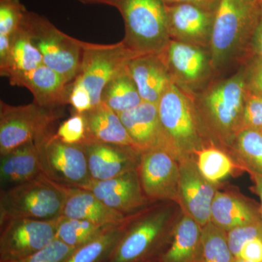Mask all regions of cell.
<instances>
[{
  "instance_id": "cell-24",
  "label": "cell",
  "mask_w": 262,
  "mask_h": 262,
  "mask_svg": "<svg viewBox=\"0 0 262 262\" xmlns=\"http://www.w3.org/2000/svg\"><path fill=\"white\" fill-rule=\"evenodd\" d=\"M203 227L182 211L168 249L160 262H201Z\"/></svg>"
},
{
  "instance_id": "cell-29",
  "label": "cell",
  "mask_w": 262,
  "mask_h": 262,
  "mask_svg": "<svg viewBox=\"0 0 262 262\" xmlns=\"http://www.w3.org/2000/svg\"><path fill=\"white\" fill-rule=\"evenodd\" d=\"M127 218L122 223L113 226L91 242L76 248L63 262H106L123 233Z\"/></svg>"
},
{
  "instance_id": "cell-10",
  "label": "cell",
  "mask_w": 262,
  "mask_h": 262,
  "mask_svg": "<svg viewBox=\"0 0 262 262\" xmlns=\"http://www.w3.org/2000/svg\"><path fill=\"white\" fill-rule=\"evenodd\" d=\"M36 144L43 173L50 180L63 187L82 189L92 181L82 144H66L55 133Z\"/></svg>"
},
{
  "instance_id": "cell-20",
  "label": "cell",
  "mask_w": 262,
  "mask_h": 262,
  "mask_svg": "<svg viewBox=\"0 0 262 262\" xmlns=\"http://www.w3.org/2000/svg\"><path fill=\"white\" fill-rule=\"evenodd\" d=\"M63 188L66 196L61 216L87 221L102 227L120 225L126 219V215L108 208L88 189Z\"/></svg>"
},
{
  "instance_id": "cell-48",
  "label": "cell",
  "mask_w": 262,
  "mask_h": 262,
  "mask_svg": "<svg viewBox=\"0 0 262 262\" xmlns=\"http://www.w3.org/2000/svg\"><path fill=\"white\" fill-rule=\"evenodd\" d=\"M260 1H261V4H262V0H260Z\"/></svg>"
},
{
  "instance_id": "cell-26",
  "label": "cell",
  "mask_w": 262,
  "mask_h": 262,
  "mask_svg": "<svg viewBox=\"0 0 262 262\" xmlns=\"http://www.w3.org/2000/svg\"><path fill=\"white\" fill-rule=\"evenodd\" d=\"M43 64L42 55L23 22L11 35L9 58L4 68L0 69V75L8 78L14 74L29 72Z\"/></svg>"
},
{
  "instance_id": "cell-12",
  "label": "cell",
  "mask_w": 262,
  "mask_h": 262,
  "mask_svg": "<svg viewBox=\"0 0 262 262\" xmlns=\"http://www.w3.org/2000/svg\"><path fill=\"white\" fill-rule=\"evenodd\" d=\"M143 192L151 203H177L179 160L167 150L158 148L141 153L137 168Z\"/></svg>"
},
{
  "instance_id": "cell-38",
  "label": "cell",
  "mask_w": 262,
  "mask_h": 262,
  "mask_svg": "<svg viewBox=\"0 0 262 262\" xmlns=\"http://www.w3.org/2000/svg\"><path fill=\"white\" fill-rule=\"evenodd\" d=\"M68 104L73 107L75 113L79 114L87 113L94 107L89 89L80 77H76L69 86Z\"/></svg>"
},
{
  "instance_id": "cell-19",
  "label": "cell",
  "mask_w": 262,
  "mask_h": 262,
  "mask_svg": "<svg viewBox=\"0 0 262 262\" xmlns=\"http://www.w3.org/2000/svg\"><path fill=\"white\" fill-rule=\"evenodd\" d=\"M260 206L254 201L231 190L216 192L211 209V222L219 228L228 232L236 228L261 221Z\"/></svg>"
},
{
  "instance_id": "cell-50",
  "label": "cell",
  "mask_w": 262,
  "mask_h": 262,
  "mask_svg": "<svg viewBox=\"0 0 262 262\" xmlns=\"http://www.w3.org/2000/svg\"><path fill=\"white\" fill-rule=\"evenodd\" d=\"M261 134H262V131H261Z\"/></svg>"
},
{
  "instance_id": "cell-44",
  "label": "cell",
  "mask_w": 262,
  "mask_h": 262,
  "mask_svg": "<svg viewBox=\"0 0 262 262\" xmlns=\"http://www.w3.org/2000/svg\"><path fill=\"white\" fill-rule=\"evenodd\" d=\"M251 180L253 183V191L259 196L260 201V212L262 220V176L256 175V174H250Z\"/></svg>"
},
{
  "instance_id": "cell-49",
  "label": "cell",
  "mask_w": 262,
  "mask_h": 262,
  "mask_svg": "<svg viewBox=\"0 0 262 262\" xmlns=\"http://www.w3.org/2000/svg\"><path fill=\"white\" fill-rule=\"evenodd\" d=\"M155 262H160V261H155Z\"/></svg>"
},
{
  "instance_id": "cell-14",
  "label": "cell",
  "mask_w": 262,
  "mask_h": 262,
  "mask_svg": "<svg viewBox=\"0 0 262 262\" xmlns=\"http://www.w3.org/2000/svg\"><path fill=\"white\" fill-rule=\"evenodd\" d=\"M83 189L92 192L108 208L126 216L151 203L143 192L137 169L108 180H92Z\"/></svg>"
},
{
  "instance_id": "cell-2",
  "label": "cell",
  "mask_w": 262,
  "mask_h": 262,
  "mask_svg": "<svg viewBox=\"0 0 262 262\" xmlns=\"http://www.w3.org/2000/svg\"><path fill=\"white\" fill-rule=\"evenodd\" d=\"M167 149L179 160L213 144L190 101L170 82L158 103Z\"/></svg>"
},
{
  "instance_id": "cell-31",
  "label": "cell",
  "mask_w": 262,
  "mask_h": 262,
  "mask_svg": "<svg viewBox=\"0 0 262 262\" xmlns=\"http://www.w3.org/2000/svg\"><path fill=\"white\" fill-rule=\"evenodd\" d=\"M111 227H102L87 221L60 216L57 220L56 238L76 249L96 239Z\"/></svg>"
},
{
  "instance_id": "cell-1",
  "label": "cell",
  "mask_w": 262,
  "mask_h": 262,
  "mask_svg": "<svg viewBox=\"0 0 262 262\" xmlns=\"http://www.w3.org/2000/svg\"><path fill=\"white\" fill-rule=\"evenodd\" d=\"M182 213L177 202L159 201L127 215L123 233L106 262L160 261Z\"/></svg>"
},
{
  "instance_id": "cell-30",
  "label": "cell",
  "mask_w": 262,
  "mask_h": 262,
  "mask_svg": "<svg viewBox=\"0 0 262 262\" xmlns=\"http://www.w3.org/2000/svg\"><path fill=\"white\" fill-rule=\"evenodd\" d=\"M229 154L245 172L262 176V134L259 131H241Z\"/></svg>"
},
{
  "instance_id": "cell-13",
  "label": "cell",
  "mask_w": 262,
  "mask_h": 262,
  "mask_svg": "<svg viewBox=\"0 0 262 262\" xmlns=\"http://www.w3.org/2000/svg\"><path fill=\"white\" fill-rule=\"evenodd\" d=\"M221 184L208 182L200 172L195 156L179 160L177 203L202 227L211 222V205Z\"/></svg>"
},
{
  "instance_id": "cell-37",
  "label": "cell",
  "mask_w": 262,
  "mask_h": 262,
  "mask_svg": "<svg viewBox=\"0 0 262 262\" xmlns=\"http://www.w3.org/2000/svg\"><path fill=\"white\" fill-rule=\"evenodd\" d=\"M74 251L75 248L56 239L40 251L18 262H63Z\"/></svg>"
},
{
  "instance_id": "cell-43",
  "label": "cell",
  "mask_w": 262,
  "mask_h": 262,
  "mask_svg": "<svg viewBox=\"0 0 262 262\" xmlns=\"http://www.w3.org/2000/svg\"><path fill=\"white\" fill-rule=\"evenodd\" d=\"M165 5L176 4H193L211 9L212 7L218 4L220 0H161Z\"/></svg>"
},
{
  "instance_id": "cell-46",
  "label": "cell",
  "mask_w": 262,
  "mask_h": 262,
  "mask_svg": "<svg viewBox=\"0 0 262 262\" xmlns=\"http://www.w3.org/2000/svg\"><path fill=\"white\" fill-rule=\"evenodd\" d=\"M234 262H251L248 261H246V260L241 259V258H235V261Z\"/></svg>"
},
{
  "instance_id": "cell-36",
  "label": "cell",
  "mask_w": 262,
  "mask_h": 262,
  "mask_svg": "<svg viewBox=\"0 0 262 262\" xmlns=\"http://www.w3.org/2000/svg\"><path fill=\"white\" fill-rule=\"evenodd\" d=\"M262 234V220L248 224L227 232V243L234 258L238 256L241 249L248 241Z\"/></svg>"
},
{
  "instance_id": "cell-27",
  "label": "cell",
  "mask_w": 262,
  "mask_h": 262,
  "mask_svg": "<svg viewBox=\"0 0 262 262\" xmlns=\"http://www.w3.org/2000/svg\"><path fill=\"white\" fill-rule=\"evenodd\" d=\"M195 160L202 175L213 184H221L228 177L245 172L229 153L213 144L198 151Z\"/></svg>"
},
{
  "instance_id": "cell-40",
  "label": "cell",
  "mask_w": 262,
  "mask_h": 262,
  "mask_svg": "<svg viewBox=\"0 0 262 262\" xmlns=\"http://www.w3.org/2000/svg\"><path fill=\"white\" fill-rule=\"evenodd\" d=\"M248 87L262 95V62L256 59L250 72Z\"/></svg>"
},
{
  "instance_id": "cell-16",
  "label": "cell",
  "mask_w": 262,
  "mask_h": 262,
  "mask_svg": "<svg viewBox=\"0 0 262 262\" xmlns=\"http://www.w3.org/2000/svg\"><path fill=\"white\" fill-rule=\"evenodd\" d=\"M12 85L26 88L41 107L56 110L68 104L70 84L59 74L46 65L8 77Z\"/></svg>"
},
{
  "instance_id": "cell-6",
  "label": "cell",
  "mask_w": 262,
  "mask_h": 262,
  "mask_svg": "<svg viewBox=\"0 0 262 262\" xmlns=\"http://www.w3.org/2000/svg\"><path fill=\"white\" fill-rule=\"evenodd\" d=\"M24 26L42 56L43 63L71 83L78 74L82 42L65 34L46 17L28 11Z\"/></svg>"
},
{
  "instance_id": "cell-18",
  "label": "cell",
  "mask_w": 262,
  "mask_h": 262,
  "mask_svg": "<svg viewBox=\"0 0 262 262\" xmlns=\"http://www.w3.org/2000/svg\"><path fill=\"white\" fill-rule=\"evenodd\" d=\"M165 9L169 35L194 43L211 38L214 17L211 9L193 4L165 5Z\"/></svg>"
},
{
  "instance_id": "cell-39",
  "label": "cell",
  "mask_w": 262,
  "mask_h": 262,
  "mask_svg": "<svg viewBox=\"0 0 262 262\" xmlns=\"http://www.w3.org/2000/svg\"><path fill=\"white\" fill-rule=\"evenodd\" d=\"M236 258L251 262H262V234L245 244Z\"/></svg>"
},
{
  "instance_id": "cell-4",
  "label": "cell",
  "mask_w": 262,
  "mask_h": 262,
  "mask_svg": "<svg viewBox=\"0 0 262 262\" xmlns=\"http://www.w3.org/2000/svg\"><path fill=\"white\" fill-rule=\"evenodd\" d=\"M63 186L46 176L0 192V223L11 219L56 220L61 216L65 201Z\"/></svg>"
},
{
  "instance_id": "cell-3",
  "label": "cell",
  "mask_w": 262,
  "mask_h": 262,
  "mask_svg": "<svg viewBox=\"0 0 262 262\" xmlns=\"http://www.w3.org/2000/svg\"><path fill=\"white\" fill-rule=\"evenodd\" d=\"M248 84L234 77L212 90L198 113L203 128L214 145L227 153L243 130V113Z\"/></svg>"
},
{
  "instance_id": "cell-8",
  "label": "cell",
  "mask_w": 262,
  "mask_h": 262,
  "mask_svg": "<svg viewBox=\"0 0 262 262\" xmlns=\"http://www.w3.org/2000/svg\"><path fill=\"white\" fill-rule=\"evenodd\" d=\"M261 11L260 0L219 1L210 38L215 61L228 56L247 33L253 34Z\"/></svg>"
},
{
  "instance_id": "cell-42",
  "label": "cell",
  "mask_w": 262,
  "mask_h": 262,
  "mask_svg": "<svg viewBox=\"0 0 262 262\" xmlns=\"http://www.w3.org/2000/svg\"><path fill=\"white\" fill-rule=\"evenodd\" d=\"M11 36L0 35V69L4 68L9 58Z\"/></svg>"
},
{
  "instance_id": "cell-23",
  "label": "cell",
  "mask_w": 262,
  "mask_h": 262,
  "mask_svg": "<svg viewBox=\"0 0 262 262\" xmlns=\"http://www.w3.org/2000/svg\"><path fill=\"white\" fill-rule=\"evenodd\" d=\"M83 115L86 122L84 142L94 141L117 144L130 146L137 150L118 114L103 103L83 113Z\"/></svg>"
},
{
  "instance_id": "cell-21",
  "label": "cell",
  "mask_w": 262,
  "mask_h": 262,
  "mask_svg": "<svg viewBox=\"0 0 262 262\" xmlns=\"http://www.w3.org/2000/svg\"><path fill=\"white\" fill-rule=\"evenodd\" d=\"M127 70L143 101L159 102L171 82L168 71L158 54L140 55L128 62Z\"/></svg>"
},
{
  "instance_id": "cell-47",
  "label": "cell",
  "mask_w": 262,
  "mask_h": 262,
  "mask_svg": "<svg viewBox=\"0 0 262 262\" xmlns=\"http://www.w3.org/2000/svg\"><path fill=\"white\" fill-rule=\"evenodd\" d=\"M5 262H18V261H5Z\"/></svg>"
},
{
  "instance_id": "cell-5",
  "label": "cell",
  "mask_w": 262,
  "mask_h": 262,
  "mask_svg": "<svg viewBox=\"0 0 262 262\" xmlns=\"http://www.w3.org/2000/svg\"><path fill=\"white\" fill-rule=\"evenodd\" d=\"M125 24L122 42L138 55L159 54L169 42L165 5L161 0H120Z\"/></svg>"
},
{
  "instance_id": "cell-17",
  "label": "cell",
  "mask_w": 262,
  "mask_h": 262,
  "mask_svg": "<svg viewBox=\"0 0 262 262\" xmlns=\"http://www.w3.org/2000/svg\"><path fill=\"white\" fill-rule=\"evenodd\" d=\"M118 115L139 152L158 148L168 151L160 125L158 104L142 101L135 108Z\"/></svg>"
},
{
  "instance_id": "cell-28",
  "label": "cell",
  "mask_w": 262,
  "mask_h": 262,
  "mask_svg": "<svg viewBox=\"0 0 262 262\" xmlns=\"http://www.w3.org/2000/svg\"><path fill=\"white\" fill-rule=\"evenodd\" d=\"M142 101L127 68L108 82L101 96V103L118 115L135 108Z\"/></svg>"
},
{
  "instance_id": "cell-32",
  "label": "cell",
  "mask_w": 262,
  "mask_h": 262,
  "mask_svg": "<svg viewBox=\"0 0 262 262\" xmlns=\"http://www.w3.org/2000/svg\"><path fill=\"white\" fill-rule=\"evenodd\" d=\"M227 243V232L211 222L203 227V251L201 262H234Z\"/></svg>"
},
{
  "instance_id": "cell-7",
  "label": "cell",
  "mask_w": 262,
  "mask_h": 262,
  "mask_svg": "<svg viewBox=\"0 0 262 262\" xmlns=\"http://www.w3.org/2000/svg\"><path fill=\"white\" fill-rule=\"evenodd\" d=\"M55 110L33 102L11 106L0 101V155L20 146L38 143L53 133L58 119Z\"/></svg>"
},
{
  "instance_id": "cell-11",
  "label": "cell",
  "mask_w": 262,
  "mask_h": 262,
  "mask_svg": "<svg viewBox=\"0 0 262 262\" xmlns=\"http://www.w3.org/2000/svg\"><path fill=\"white\" fill-rule=\"evenodd\" d=\"M57 220L18 218L0 223V262L20 261L51 244L56 239Z\"/></svg>"
},
{
  "instance_id": "cell-33",
  "label": "cell",
  "mask_w": 262,
  "mask_h": 262,
  "mask_svg": "<svg viewBox=\"0 0 262 262\" xmlns=\"http://www.w3.org/2000/svg\"><path fill=\"white\" fill-rule=\"evenodd\" d=\"M27 13L20 0H0V35H13L23 24Z\"/></svg>"
},
{
  "instance_id": "cell-22",
  "label": "cell",
  "mask_w": 262,
  "mask_h": 262,
  "mask_svg": "<svg viewBox=\"0 0 262 262\" xmlns=\"http://www.w3.org/2000/svg\"><path fill=\"white\" fill-rule=\"evenodd\" d=\"M43 175L36 143L26 144L1 155V190L28 182Z\"/></svg>"
},
{
  "instance_id": "cell-41",
  "label": "cell",
  "mask_w": 262,
  "mask_h": 262,
  "mask_svg": "<svg viewBox=\"0 0 262 262\" xmlns=\"http://www.w3.org/2000/svg\"><path fill=\"white\" fill-rule=\"evenodd\" d=\"M253 50L256 60L262 62V4L261 14L253 34Z\"/></svg>"
},
{
  "instance_id": "cell-9",
  "label": "cell",
  "mask_w": 262,
  "mask_h": 262,
  "mask_svg": "<svg viewBox=\"0 0 262 262\" xmlns=\"http://www.w3.org/2000/svg\"><path fill=\"white\" fill-rule=\"evenodd\" d=\"M136 54L121 42L95 44L82 42L80 77L92 97L94 106L101 103L103 90L108 82L126 70L127 63Z\"/></svg>"
},
{
  "instance_id": "cell-15",
  "label": "cell",
  "mask_w": 262,
  "mask_h": 262,
  "mask_svg": "<svg viewBox=\"0 0 262 262\" xmlns=\"http://www.w3.org/2000/svg\"><path fill=\"white\" fill-rule=\"evenodd\" d=\"M93 181H104L136 170L141 152L130 146L87 141L82 144Z\"/></svg>"
},
{
  "instance_id": "cell-35",
  "label": "cell",
  "mask_w": 262,
  "mask_h": 262,
  "mask_svg": "<svg viewBox=\"0 0 262 262\" xmlns=\"http://www.w3.org/2000/svg\"><path fill=\"white\" fill-rule=\"evenodd\" d=\"M262 131V95L248 87L243 113V130Z\"/></svg>"
},
{
  "instance_id": "cell-34",
  "label": "cell",
  "mask_w": 262,
  "mask_h": 262,
  "mask_svg": "<svg viewBox=\"0 0 262 262\" xmlns=\"http://www.w3.org/2000/svg\"><path fill=\"white\" fill-rule=\"evenodd\" d=\"M55 135L66 144H83L86 141V122L83 114L74 113L61 123Z\"/></svg>"
},
{
  "instance_id": "cell-45",
  "label": "cell",
  "mask_w": 262,
  "mask_h": 262,
  "mask_svg": "<svg viewBox=\"0 0 262 262\" xmlns=\"http://www.w3.org/2000/svg\"><path fill=\"white\" fill-rule=\"evenodd\" d=\"M83 4H103L116 8L120 0H77Z\"/></svg>"
},
{
  "instance_id": "cell-25",
  "label": "cell",
  "mask_w": 262,
  "mask_h": 262,
  "mask_svg": "<svg viewBox=\"0 0 262 262\" xmlns=\"http://www.w3.org/2000/svg\"><path fill=\"white\" fill-rule=\"evenodd\" d=\"M158 55L168 71L186 80H198L206 70L204 53L189 43L169 42Z\"/></svg>"
}]
</instances>
